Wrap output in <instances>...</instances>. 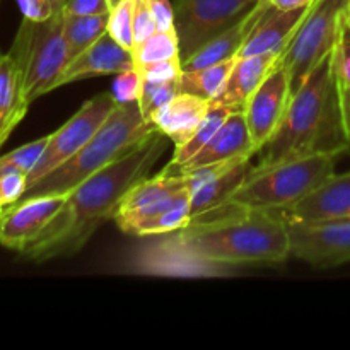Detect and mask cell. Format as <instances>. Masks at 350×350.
<instances>
[{
  "instance_id": "obj_8",
  "label": "cell",
  "mask_w": 350,
  "mask_h": 350,
  "mask_svg": "<svg viewBox=\"0 0 350 350\" xmlns=\"http://www.w3.org/2000/svg\"><path fill=\"white\" fill-rule=\"evenodd\" d=\"M260 0H174V29L185 62L204 44L245 19Z\"/></svg>"
},
{
  "instance_id": "obj_40",
  "label": "cell",
  "mask_w": 350,
  "mask_h": 350,
  "mask_svg": "<svg viewBox=\"0 0 350 350\" xmlns=\"http://www.w3.org/2000/svg\"><path fill=\"white\" fill-rule=\"evenodd\" d=\"M270 5L277 7L282 10H293L299 9V7H308L314 2V0H265Z\"/></svg>"
},
{
  "instance_id": "obj_33",
  "label": "cell",
  "mask_w": 350,
  "mask_h": 350,
  "mask_svg": "<svg viewBox=\"0 0 350 350\" xmlns=\"http://www.w3.org/2000/svg\"><path fill=\"white\" fill-rule=\"evenodd\" d=\"M142 74L139 68H130V70L116 74L115 84H113V96L118 103L139 101L140 92H142Z\"/></svg>"
},
{
  "instance_id": "obj_20",
  "label": "cell",
  "mask_w": 350,
  "mask_h": 350,
  "mask_svg": "<svg viewBox=\"0 0 350 350\" xmlns=\"http://www.w3.org/2000/svg\"><path fill=\"white\" fill-rule=\"evenodd\" d=\"M29 103L24 96L23 72L10 53L0 55V146L26 116Z\"/></svg>"
},
{
  "instance_id": "obj_36",
  "label": "cell",
  "mask_w": 350,
  "mask_h": 350,
  "mask_svg": "<svg viewBox=\"0 0 350 350\" xmlns=\"http://www.w3.org/2000/svg\"><path fill=\"white\" fill-rule=\"evenodd\" d=\"M64 12L72 16H99L111 12V7L108 0H67Z\"/></svg>"
},
{
  "instance_id": "obj_44",
  "label": "cell",
  "mask_w": 350,
  "mask_h": 350,
  "mask_svg": "<svg viewBox=\"0 0 350 350\" xmlns=\"http://www.w3.org/2000/svg\"><path fill=\"white\" fill-rule=\"evenodd\" d=\"M0 214H2V211H0Z\"/></svg>"
},
{
  "instance_id": "obj_19",
  "label": "cell",
  "mask_w": 350,
  "mask_h": 350,
  "mask_svg": "<svg viewBox=\"0 0 350 350\" xmlns=\"http://www.w3.org/2000/svg\"><path fill=\"white\" fill-rule=\"evenodd\" d=\"M265 7V0H260L258 5H256L245 19H241L238 24L229 27L228 31L219 34V36L214 38L212 41H208L207 44H204V46H202L197 53L191 55L190 58L181 62L183 70H198V68L208 67V65L219 64V62L238 58L239 50L243 48V44H245L246 38H248L250 33L253 31V27H255L256 23L260 21Z\"/></svg>"
},
{
  "instance_id": "obj_35",
  "label": "cell",
  "mask_w": 350,
  "mask_h": 350,
  "mask_svg": "<svg viewBox=\"0 0 350 350\" xmlns=\"http://www.w3.org/2000/svg\"><path fill=\"white\" fill-rule=\"evenodd\" d=\"M139 70L142 74L144 81L149 82H166L173 81V79H180L183 75V67H181L180 58L154 62V64L144 65Z\"/></svg>"
},
{
  "instance_id": "obj_9",
  "label": "cell",
  "mask_w": 350,
  "mask_h": 350,
  "mask_svg": "<svg viewBox=\"0 0 350 350\" xmlns=\"http://www.w3.org/2000/svg\"><path fill=\"white\" fill-rule=\"evenodd\" d=\"M118 101L113 92H101L85 101L81 109L72 118H68L57 132L50 133L43 156L40 157L34 170L27 174V188L77 154L111 115Z\"/></svg>"
},
{
  "instance_id": "obj_29",
  "label": "cell",
  "mask_w": 350,
  "mask_h": 350,
  "mask_svg": "<svg viewBox=\"0 0 350 350\" xmlns=\"http://www.w3.org/2000/svg\"><path fill=\"white\" fill-rule=\"evenodd\" d=\"M48 137L50 135H44L41 139L33 140V142L24 144V146L17 147V149L10 150L9 154L0 157V174L9 173V171H19V173H24L27 176L34 170L40 157L43 156L44 149H46Z\"/></svg>"
},
{
  "instance_id": "obj_3",
  "label": "cell",
  "mask_w": 350,
  "mask_h": 350,
  "mask_svg": "<svg viewBox=\"0 0 350 350\" xmlns=\"http://www.w3.org/2000/svg\"><path fill=\"white\" fill-rule=\"evenodd\" d=\"M332 53L293 94L277 132L256 152L255 170L313 154L340 156L349 149Z\"/></svg>"
},
{
  "instance_id": "obj_4",
  "label": "cell",
  "mask_w": 350,
  "mask_h": 350,
  "mask_svg": "<svg viewBox=\"0 0 350 350\" xmlns=\"http://www.w3.org/2000/svg\"><path fill=\"white\" fill-rule=\"evenodd\" d=\"M156 130V126L146 122L142 116L139 101L118 103L84 147L67 163L31 185L23 198L38 195H68L82 181L125 156Z\"/></svg>"
},
{
  "instance_id": "obj_11",
  "label": "cell",
  "mask_w": 350,
  "mask_h": 350,
  "mask_svg": "<svg viewBox=\"0 0 350 350\" xmlns=\"http://www.w3.org/2000/svg\"><path fill=\"white\" fill-rule=\"evenodd\" d=\"M67 195H38L23 198L0 214V245L23 253L57 217Z\"/></svg>"
},
{
  "instance_id": "obj_34",
  "label": "cell",
  "mask_w": 350,
  "mask_h": 350,
  "mask_svg": "<svg viewBox=\"0 0 350 350\" xmlns=\"http://www.w3.org/2000/svg\"><path fill=\"white\" fill-rule=\"evenodd\" d=\"M27 190V176L19 171L0 174V207L7 208L17 204Z\"/></svg>"
},
{
  "instance_id": "obj_43",
  "label": "cell",
  "mask_w": 350,
  "mask_h": 350,
  "mask_svg": "<svg viewBox=\"0 0 350 350\" xmlns=\"http://www.w3.org/2000/svg\"><path fill=\"white\" fill-rule=\"evenodd\" d=\"M0 211H3V208H2V207H0Z\"/></svg>"
},
{
  "instance_id": "obj_15",
  "label": "cell",
  "mask_w": 350,
  "mask_h": 350,
  "mask_svg": "<svg viewBox=\"0 0 350 350\" xmlns=\"http://www.w3.org/2000/svg\"><path fill=\"white\" fill-rule=\"evenodd\" d=\"M280 53L282 51H269V53L236 58L224 89L214 101L228 108L231 113H245L250 98L273 70Z\"/></svg>"
},
{
  "instance_id": "obj_39",
  "label": "cell",
  "mask_w": 350,
  "mask_h": 350,
  "mask_svg": "<svg viewBox=\"0 0 350 350\" xmlns=\"http://www.w3.org/2000/svg\"><path fill=\"white\" fill-rule=\"evenodd\" d=\"M338 98H340V109L345 132H347V137L350 139V85L338 84Z\"/></svg>"
},
{
  "instance_id": "obj_25",
  "label": "cell",
  "mask_w": 350,
  "mask_h": 350,
  "mask_svg": "<svg viewBox=\"0 0 350 350\" xmlns=\"http://www.w3.org/2000/svg\"><path fill=\"white\" fill-rule=\"evenodd\" d=\"M231 115L228 108H224L219 103L211 101L208 106L207 115L204 116V120L200 122V125L197 126V130L193 132V135L190 137L187 144H183L181 147H174L173 159L170 161V166L173 167H181L183 164H187L188 161L193 159L208 142H211L212 137L217 133V130L221 129L222 123L226 122V118Z\"/></svg>"
},
{
  "instance_id": "obj_23",
  "label": "cell",
  "mask_w": 350,
  "mask_h": 350,
  "mask_svg": "<svg viewBox=\"0 0 350 350\" xmlns=\"http://www.w3.org/2000/svg\"><path fill=\"white\" fill-rule=\"evenodd\" d=\"M191 221V190L185 188L181 191L180 198L176 204L171 205L167 211L161 212V214L154 215L152 219L137 224L132 231L129 232L130 236H137V238H147V236H163L170 234V232L180 231L185 226L190 224Z\"/></svg>"
},
{
  "instance_id": "obj_1",
  "label": "cell",
  "mask_w": 350,
  "mask_h": 350,
  "mask_svg": "<svg viewBox=\"0 0 350 350\" xmlns=\"http://www.w3.org/2000/svg\"><path fill=\"white\" fill-rule=\"evenodd\" d=\"M289 256L287 226L275 212L226 202L140 250L135 269L154 275L215 277L238 267L280 263Z\"/></svg>"
},
{
  "instance_id": "obj_42",
  "label": "cell",
  "mask_w": 350,
  "mask_h": 350,
  "mask_svg": "<svg viewBox=\"0 0 350 350\" xmlns=\"http://www.w3.org/2000/svg\"><path fill=\"white\" fill-rule=\"evenodd\" d=\"M108 2H109V7H111V10H113V9H115V7H118L120 3L125 2V0H108Z\"/></svg>"
},
{
  "instance_id": "obj_28",
  "label": "cell",
  "mask_w": 350,
  "mask_h": 350,
  "mask_svg": "<svg viewBox=\"0 0 350 350\" xmlns=\"http://www.w3.org/2000/svg\"><path fill=\"white\" fill-rule=\"evenodd\" d=\"M178 92H181V77L166 82L144 81L139 106L146 122L152 123V116L163 109Z\"/></svg>"
},
{
  "instance_id": "obj_16",
  "label": "cell",
  "mask_w": 350,
  "mask_h": 350,
  "mask_svg": "<svg viewBox=\"0 0 350 350\" xmlns=\"http://www.w3.org/2000/svg\"><path fill=\"white\" fill-rule=\"evenodd\" d=\"M310 7L311 5L293 10H282L267 2L262 17L256 23V26L253 27L250 36L246 38L245 44L239 50L238 58L269 53V51H282L291 41V38L294 36Z\"/></svg>"
},
{
  "instance_id": "obj_32",
  "label": "cell",
  "mask_w": 350,
  "mask_h": 350,
  "mask_svg": "<svg viewBox=\"0 0 350 350\" xmlns=\"http://www.w3.org/2000/svg\"><path fill=\"white\" fill-rule=\"evenodd\" d=\"M133 51L157 29L156 21H154L152 9L149 5V0H133Z\"/></svg>"
},
{
  "instance_id": "obj_24",
  "label": "cell",
  "mask_w": 350,
  "mask_h": 350,
  "mask_svg": "<svg viewBox=\"0 0 350 350\" xmlns=\"http://www.w3.org/2000/svg\"><path fill=\"white\" fill-rule=\"evenodd\" d=\"M109 14L72 16V14L64 12V33L65 40L68 43V50H70L72 60L84 50H88L91 44H94L103 34L108 33Z\"/></svg>"
},
{
  "instance_id": "obj_18",
  "label": "cell",
  "mask_w": 350,
  "mask_h": 350,
  "mask_svg": "<svg viewBox=\"0 0 350 350\" xmlns=\"http://www.w3.org/2000/svg\"><path fill=\"white\" fill-rule=\"evenodd\" d=\"M211 101L190 92H178L163 109L152 116V125L163 132L174 147L190 140L197 126L207 115Z\"/></svg>"
},
{
  "instance_id": "obj_12",
  "label": "cell",
  "mask_w": 350,
  "mask_h": 350,
  "mask_svg": "<svg viewBox=\"0 0 350 350\" xmlns=\"http://www.w3.org/2000/svg\"><path fill=\"white\" fill-rule=\"evenodd\" d=\"M291 98H293V92H291L289 75L286 68L275 65L269 77L250 98L245 108V118L256 152L277 132L286 115Z\"/></svg>"
},
{
  "instance_id": "obj_13",
  "label": "cell",
  "mask_w": 350,
  "mask_h": 350,
  "mask_svg": "<svg viewBox=\"0 0 350 350\" xmlns=\"http://www.w3.org/2000/svg\"><path fill=\"white\" fill-rule=\"evenodd\" d=\"M287 224H313L350 217V171L334 173L313 191L280 211H273Z\"/></svg>"
},
{
  "instance_id": "obj_26",
  "label": "cell",
  "mask_w": 350,
  "mask_h": 350,
  "mask_svg": "<svg viewBox=\"0 0 350 350\" xmlns=\"http://www.w3.org/2000/svg\"><path fill=\"white\" fill-rule=\"evenodd\" d=\"M236 58L219 64L208 65V67L198 68V70L185 72L181 75V91L190 94L200 96V98L214 101L228 82L229 74L234 67Z\"/></svg>"
},
{
  "instance_id": "obj_31",
  "label": "cell",
  "mask_w": 350,
  "mask_h": 350,
  "mask_svg": "<svg viewBox=\"0 0 350 350\" xmlns=\"http://www.w3.org/2000/svg\"><path fill=\"white\" fill-rule=\"evenodd\" d=\"M133 0H125L109 14L108 33L126 50H133Z\"/></svg>"
},
{
  "instance_id": "obj_22",
  "label": "cell",
  "mask_w": 350,
  "mask_h": 350,
  "mask_svg": "<svg viewBox=\"0 0 350 350\" xmlns=\"http://www.w3.org/2000/svg\"><path fill=\"white\" fill-rule=\"evenodd\" d=\"M252 170V159H246L239 163L238 166L232 167V170L222 173L221 176L214 178L212 181L191 191V217L229 202L232 193L245 183Z\"/></svg>"
},
{
  "instance_id": "obj_14",
  "label": "cell",
  "mask_w": 350,
  "mask_h": 350,
  "mask_svg": "<svg viewBox=\"0 0 350 350\" xmlns=\"http://www.w3.org/2000/svg\"><path fill=\"white\" fill-rule=\"evenodd\" d=\"M130 68H137L132 51L106 33L67 65L58 81V88L94 75L122 74Z\"/></svg>"
},
{
  "instance_id": "obj_27",
  "label": "cell",
  "mask_w": 350,
  "mask_h": 350,
  "mask_svg": "<svg viewBox=\"0 0 350 350\" xmlns=\"http://www.w3.org/2000/svg\"><path fill=\"white\" fill-rule=\"evenodd\" d=\"M173 58H180V41H178L176 29H156L133 51L137 68H142L144 65L154 64V62L173 60Z\"/></svg>"
},
{
  "instance_id": "obj_6",
  "label": "cell",
  "mask_w": 350,
  "mask_h": 350,
  "mask_svg": "<svg viewBox=\"0 0 350 350\" xmlns=\"http://www.w3.org/2000/svg\"><path fill=\"white\" fill-rule=\"evenodd\" d=\"M23 72L27 103L58 89V81L70 64V50L64 33V10L44 21L24 17L9 51Z\"/></svg>"
},
{
  "instance_id": "obj_5",
  "label": "cell",
  "mask_w": 350,
  "mask_h": 350,
  "mask_svg": "<svg viewBox=\"0 0 350 350\" xmlns=\"http://www.w3.org/2000/svg\"><path fill=\"white\" fill-rule=\"evenodd\" d=\"M338 156L313 154L255 170L229 202L260 211H280L296 204L335 173Z\"/></svg>"
},
{
  "instance_id": "obj_45",
  "label": "cell",
  "mask_w": 350,
  "mask_h": 350,
  "mask_svg": "<svg viewBox=\"0 0 350 350\" xmlns=\"http://www.w3.org/2000/svg\"><path fill=\"white\" fill-rule=\"evenodd\" d=\"M349 14H350V9H349Z\"/></svg>"
},
{
  "instance_id": "obj_46",
  "label": "cell",
  "mask_w": 350,
  "mask_h": 350,
  "mask_svg": "<svg viewBox=\"0 0 350 350\" xmlns=\"http://www.w3.org/2000/svg\"><path fill=\"white\" fill-rule=\"evenodd\" d=\"M0 55H2V53H0Z\"/></svg>"
},
{
  "instance_id": "obj_38",
  "label": "cell",
  "mask_w": 350,
  "mask_h": 350,
  "mask_svg": "<svg viewBox=\"0 0 350 350\" xmlns=\"http://www.w3.org/2000/svg\"><path fill=\"white\" fill-rule=\"evenodd\" d=\"M19 9L26 19L31 21H44L50 16H53V10L43 0H17Z\"/></svg>"
},
{
  "instance_id": "obj_17",
  "label": "cell",
  "mask_w": 350,
  "mask_h": 350,
  "mask_svg": "<svg viewBox=\"0 0 350 350\" xmlns=\"http://www.w3.org/2000/svg\"><path fill=\"white\" fill-rule=\"evenodd\" d=\"M255 154L256 149L253 146L252 135H250L245 113H231L222 123L221 129L217 130V133L212 137L211 142L193 159H190L181 167H174V170L185 173V171L205 166V164L239 159V157H253Z\"/></svg>"
},
{
  "instance_id": "obj_30",
  "label": "cell",
  "mask_w": 350,
  "mask_h": 350,
  "mask_svg": "<svg viewBox=\"0 0 350 350\" xmlns=\"http://www.w3.org/2000/svg\"><path fill=\"white\" fill-rule=\"evenodd\" d=\"M350 9V5H349ZM344 14L340 31H338L337 44L334 48V70L337 82L340 85H350V14Z\"/></svg>"
},
{
  "instance_id": "obj_7",
  "label": "cell",
  "mask_w": 350,
  "mask_h": 350,
  "mask_svg": "<svg viewBox=\"0 0 350 350\" xmlns=\"http://www.w3.org/2000/svg\"><path fill=\"white\" fill-rule=\"evenodd\" d=\"M349 0H314L277 65L286 68L291 92H297L308 75L334 51Z\"/></svg>"
},
{
  "instance_id": "obj_21",
  "label": "cell",
  "mask_w": 350,
  "mask_h": 350,
  "mask_svg": "<svg viewBox=\"0 0 350 350\" xmlns=\"http://www.w3.org/2000/svg\"><path fill=\"white\" fill-rule=\"evenodd\" d=\"M183 188H190L188 187L187 174L174 170L173 166L167 164V166L164 167L159 174H156V176H147L144 178V180H140L139 183L123 197L115 217L129 214V212L139 211V208L147 207V205L150 204H156V202L163 200V198L170 197V195L176 193V191L183 190Z\"/></svg>"
},
{
  "instance_id": "obj_47",
  "label": "cell",
  "mask_w": 350,
  "mask_h": 350,
  "mask_svg": "<svg viewBox=\"0 0 350 350\" xmlns=\"http://www.w3.org/2000/svg\"><path fill=\"white\" fill-rule=\"evenodd\" d=\"M349 2H350V0H349Z\"/></svg>"
},
{
  "instance_id": "obj_10",
  "label": "cell",
  "mask_w": 350,
  "mask_h": 350,
  "mask_svg": "<svg viewBox=\"0 0 350 350\" xmlns=\"http://www.w3.org/2000/svg\"><path fill=\"white\" fill-rule=\"evenodd\" d=\"M286 226L294 258L314 269H334L350 262V217Z\"/></svg>"
},
{
  "instance_id": "obj_2",
  "label": "cell",
  "mask_w": 350,
  "mask_h": 350,
  "mask_svg": "<svg viewBox=\"0 0 350 350\" xmlns=\"http://www.w3.org/2000/svg\"><path fill=\"white\" fill-rule=\"evenodd\" d=\"M167 137L156 130L130 152L82 181L67 195L64 207L43 234L21 255L46 262L77 253L99 226L115 219L123 197L147 178L167 149Z\"/></svg>"
},
{
  "instance_id": "obj_37",
  "label": "cell",
  "mask_w": 350,
  "mask_h": 350,
  "mask_svg": "<svg viewBox=\"0 0 350 350\" xmlns=\"http://www.w3.org/2000/svg\"><path fill=\"white\" fill-rule=\"evenodd\" d=\"M156 27L161 31L174 29V7L170 0H149Z\"/></svg>"
},
{
  "instance_id": "obj_41",
  "label": "cell",
  "mask_w": 350,
  "mask_h": 350,
  "mask_svg": "<svg viewBox=\"0 0 350 350\" xmlns=\"http://www.w3.org/2000/svg\"><path fill=\"white\" fill-rule=\"evenodd\" d=\"M43 2H46L53 12H60V10H64V5L67 0H43Z\"/></svg>"
}]
</instances>
